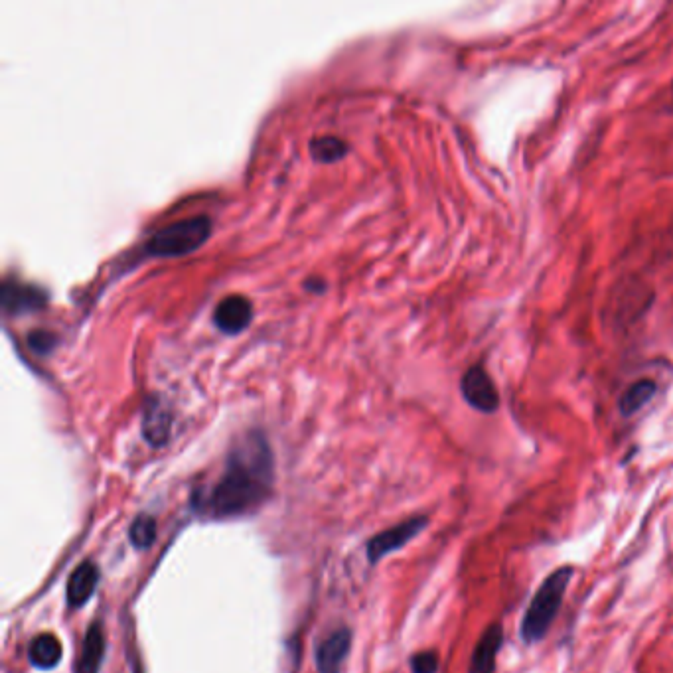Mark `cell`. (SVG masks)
Here are the masks:
<instances>
[{
	"label": "cell",
	"instance_id": "19",
	"mask_svg": "<svg viewBox=\"0 0 673 673\" xmlns=\"http://www.w3.org/2000/svg\"><path fill=\"white\" fill-rule=\"evenodd\" d=\"M137 673H143V672H141V670H139V672H137Z\"/></svg>",
	"mask_w": 673,
	"mask_h": 673
},
{
	"label": "cell",
	"instance_id": "15",
	"mask_svg": "<svg viewBox=\"0 0 673 673\" xmlns=\"http://www.w3.org/2000/svg\"><path fill=\"white\" fill-rule=\"evenodd\" d=\"M346 150H348L346 143L342 139H338V137H332V135L316 137L310 143V154L318 162H334V160L342 158L346 154Z\"/></svg>",
	"mask_w": 673,
	"mask_h": 673
},
{
	"label": "cell",
	"instance_id": "6",
	"mask_svg": "<svg viewBox=\"0 0 673 673\" xmlns=\"http://www.w3.org/2000/svg\"><path fill=\"white\" fill-rule=\"evenodd\" d=\"M350 650L352 632L348 628L334 630L316 648V670L318 673H340Z\"/></svg>",
	"mask_w": 673,
	"mask_h": 673
},
{
	"label": "cell",
	"instance_id": "9",
	"mask_svg": "<svg viewBox=\"0 0 673 673\" xmlns=\"http://www.w3.org/2000/svg\"><path fill=\"white\" fill-rule=\"evenodd\" d=\"M99 585V567L93 561H83L68 579L66 600L72 608H81L95 595Z\"/></svg>",
	"mask_w": 673,
	"mask_h": 673
},
{
	"label": "cell",
	"instance_id": "17",
	"mask_svg": "<svg viewBox=\"0 0 673 673\" xmlns=\"http://www.w3.org/2000/svg\"><path fill=\"white\" fill-rule=\"evenodd\" d=\"M58 344V336L46 330H36L28 336V346L36 354H48Z\"/></svg>",
	"mask_w": 673,
	"mask_h": 673
},
{
	"label": "cell",
	"instance_id": "7",
	"mask_svg": "<svg viewBox=\"0 0 673 673\" xmlns=\"http://www.w3.org/2000/svg\"><path fill=\"white\" fill-rule=\"evenodd\" d=\"M251 318H253V306L241 295L225 297L214 310V324L224 334H237L245 330Z\"/></svg>",
	"mask_w": 673,
	"mask_h": 673
},
{
	"label": "cell",
	"instance_id": "8",
	"mask_svg": "<svg viewBox=\"0 0 673 673\" xmlns=\"http://www.w3.org/2000/svg\"><path fill=\"white\" fill-rule=\"evenodd\" d=\"M504 644V628L502 624H490L484 634L480 636L468 673H494L496 670V656Z\"/></svg>",
	"mask_w": 673,
	"mask_h": 673
},
{
	"label": "cell",
	"instance_id": "16",
	"mask_svg": "<svg viewBox=\"0 0 673 673\" xmlns=\"http://www.w3.org/2000/svg\"><path fill=\"white\" fill-rule=\"evenodd\" d=\"M129 539L135 549H149L156 541V520L149 514H141L129 527Z\"/></svg>",
	"mask_w": 673,
	"mask_h": 673
},
{
	"label": "cell",
	"instance_id": "18",
	"mask_svg": "<svg viewBox=\"0 0 673 673\" xmlns=\"http://www.w3.org/2000/svg\"><path fill=\"white\" fill-rule=\"evenodd\" d=\"M411 672L437 673L439 672V656L435 652H419L411 658Z\"/></svg>",
	"mask_w": 673,
	"mask_h": 673
},
{
	"label": "cell",
	"instance_id": "13",
	"mask_svg": "<svg viewBox=\"0 0 673 673\" xmlns=\"http://www.w3.org/2000/svg\"><path fill=\"white\" fill-rule=\"evenodd\" d=\"M656 381L652 379H640L636 383H632L620 397L618 401V409L624 417H632L636 415L644 405H648L652 401V397L656 395Z\"/></svg>",
	"mask_w": 673,
	"mask_h": 673
},
{
	"label": "cell",
	"instance_id": "3",
	"mask_svg": "<svg viewBox=\"0 0 673 673\" xmlns=\"http://www.w3.org/2000/svg\"><path fill=\"white\" fill-rule=\"evenodd\" d=\"M212 233V220L196 216L158 229L147 243V253L154 257H182L200 249Z\"/></svg>",
	"mask_w": 673,
	"mask_h": 673
},
{
	"label": "cell",
	"instance_id": "11",
	"mask_svg": "<svg viewBox=\"0 0 673 673\" xmlns=\"http://www.w3.org/2000/svg\"><path fill=\"white\" fill-rule=\"evenodd\" d=\"M64 656V646L54 634H40L32 640L28 650V660L36 670L50 672L60 666Z\"/></svg>",
	"mask_w": 673,
	"mask_h": 673
},
{
	"label": "cell",
	"instance_id": "2",
	"mask_svg": "<svg viewBox=\"0 0 673 673\" xmlns=\"http://www.w3.org/2000/svg\"><path fill=\"white\" fill-rule=\"evenodd\" d=\"M573 567L555 569L537 589L522 618V638L525 644H537L549 632L553 620L565 599L567 587L573 579Z\"/></svg>",
	"mask_w": 673,
	"mask_h": 673
},
{
	"label": "cell",
	"instance_id": "1",
	"mask_svg": "<svg viewBox=\"0 0 673 673\" xmlns=\"http://www.w3.org/2000/svg\"><path fill=\"white\" fill-rule=\"evenodd\" d=\"M275 460L267 439L249 433L237 441L225 460L220 480L194 494L192 508L210 520H231L253 514L271 496Z\"/></svg>",
	"mask_w": 673,
	"mask_h": 673
},
{
	"label": "cell",
	"instance_id": "14",
	"mask_svg": "<svg viewBox=\"0 0 673 673\" xmlns=\"http://www.w3.org/2000/svg\"><path fill=\"white\" fill-rule=\"evenodd\" d=\"M2 299H4V308L8 312H20V310H30V308H38L44 304V295L38 289H30V287H20V285H4L2 291Z\"/></svg>",
	"mask_w": 673,
	"mask_h": 673
},
{
	"label": "cell",
	"instance_id": "5",
	"mask_svg": "<svg viewBox=\"0 0 673 673\" xmlns=\"http://www.w3.org/2000/svg\"><path fill=\"white\" fill-rule=\"evenodd\" d=\"M429 524V518L425 516H415V518H409L401 524L393 525L381 533L374 535L370 541H368V547H366V553H368V561L375 565L379 563L385 555L393 553V551H399L401 547H405L411 539H415L425 527Z\"/></svg>",
	"mask_w": 673,
	"mask_h": 673
},
{
	"label": "cell",
	"instance_id": "4",
	"mask_svg": "<svg viewBox=\"0 0 673 673\" xmlns=\"http://www.w3.org/2000/svg\"><path fill=\"white\" fill-rule=\"evenodd\" d=\"M460 391H462L464 401L480 413L492 415L500 407L498 389H496L490 374L486 372V368L480 366V364L468 368L466 374L462 375Z\"/></svg>",
	"mask_w": 673,
	"mask_h": 673
},
{
	"label": "cell",
	"instance_id": "12",
	"mask_svg": "<svg viewBox=\"0 0 673 673\" xmlns=\"http://www.w3.org/2000/svg\"><path fill=\"white\" fill-rule=\"evenodd\" d=\"M143 435L152 447H162L170 437V415L160 407L158 401H152L145 409Z\"/></svg>",
	"mask_w": 673,
	"mask_h": 673
},
{
	"label": "cell",
	"instance_id": "10",
	"mask_svg": "<svg viewBox=\"0 0 673 673\" xmlns=\"http://www.w3.org/2000/svg\"><path fill=\"white\" fill-rule=\"evenodd\" d=\"M105 634L99 622H93L83 638L81 654L75 666V673H99L101 664L105 660Z\"/></svg>",
	"mask_w": 673,
	"mask_h": 673
}]
</instances>
